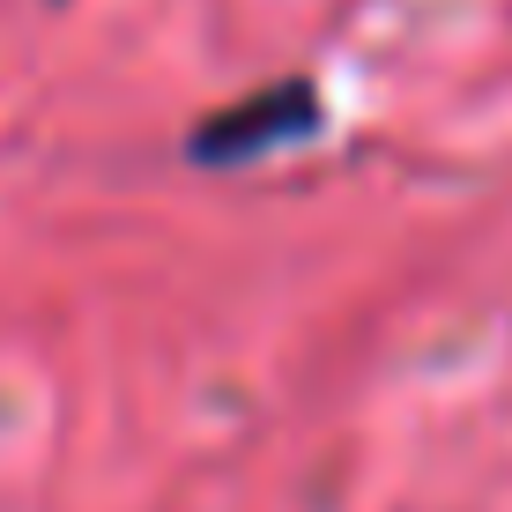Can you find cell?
Returning a JSON list of instances; mask_svg holds the SVG:
<instances>
[{
  "label": "cell",
  "mask_w": 512,
  "mask_h": 512,
  "mask_svg": "<svg viewBox=\"0 0 512 512\" xmlns=\"http://www.w3.org/2000/svg\"><path fill=\"white\" fill-rule=\"evenodd\" d=\"M327 134V97L312 75H275L186 127V164L201 171H253L282 149H305Z\"/></svg>",
  "instance_id": "6da1fadb"
},
{
  "label": "cell",
  "mask_w": 512,
  "mask_h": 512,
  "mask_svg": "<svg viewBox=\"0 0 512 512\" xmlns=\"http://www.w3.org/2000/svg\"><path fill=\"white\" fill-rule=\"evenodd\" d=\"M52 8H60V0H52Z\"/></svg>",
  "instance_id": "7a4b0ae2"
}]
</instances>
